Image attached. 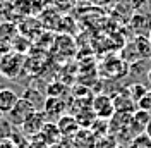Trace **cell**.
<instances>
[{
  "label": "cell",
  "mask_w": 151,
  "mask_h": 148,
  "mask_svg": "<svg viewBox=\"0 0 151 148\" xmlns=\"http://www.w3.org/2000/svg\"><path fill=\"white\" fill-rule=\"evenodd\" d=\"M0 148H19V147L10 138H7V139H0Z\"/></svg>",
  "instance_id": "cell-21"
},
{
  "label": "cell",
  "mask_w": 151,
  "mask_h": 148,
  "mask_svg": "<svg viewBox=\"0 0 151 148\" xmlns=\"http://www.w3.org/2000/svg\"><path fill=\"white\" fill-rule=\"evenodd\" d=\"M94 148H119V145H117V139L113 136L106 134V136H101V138L96 139Z\"/></svg>",
  "instance_id": "cell-17"
},
{
  "label": "cell",
  "mask_w": 151,
  "mask_h": 148,
  "mask_svg": "<svg viewBox=\"0 0 151 148\" xmlns=\"http://www.w3.org/2000/svg\"><path fill=\"white\" fill-rule=\"evenodd\" d=\"M38 136L43 139L48 147H53V145H57V143L62 141V134L58 133L57 124L55 122H50V120H47V124L43 126V129H41V133H40Z\"/></svg>",
  "instance_id": "cell-8"
},
{
  "label": "cell",
  "mask_w": 151,
  "mask_h": 148,
  "mask_svg": "<svg viewBox=\"0 0 151 148\" xmlns=\"http://www.w3.org/2000/svg\"><path fill=\"white\" fill-rule=\"evenodd\" d=\"M14 126L9 122V119L7 117H2L0 119V139H7L12 136V133H14Z\"/></svg>",
  "instance_id": "cell-16"
},
{
  "label": "cell",
  "mask_w": 151,
  "mask_h": 148,
  "mask_svg": "<svg viewBox=\"0 0 151 148\" xmlns=\"http://www.w3.org/2000/svg\"><path fill=\"white\" fill-rule=\"evenodd\" d=\"M21 98H24L28 103H31L35 110H43L45 102H47L45 93L38 91L36 88H26V90H24V93L21 95Z\"/></svg>",
  "instance_id": "cell-10"
},
{
  "label": "cell",
  "mask_w": 151,
  "mask_h": 148,
  "mask_svg": "<svg viewBox=\"0 0 151 148\" xmlns=\"http://www.w3.org/2000/svg\"><path fill=\"white\" fill-rule=\"evenodd\" d=\"M148 79H150V83H151V67H150V71H148Z\"/></svg>",
  "instance_id": "cell-24"
},
{
  "label": "cell",
  "mask_w": 151,
  "mask_h": 148,
  "mask_svg": "<svg viewBox=\"0 0 151 148\" xmlns=\"http://www.w3.org/2000/svg\"><path fill=\"white\" fill-rule=\"evenodd\" d=\"M24 67H26V55L22 54L9 52L7 55L0 57V74L7 79H17Z\"/></svg>",
  "instance_id": "cell-1"
},
{
  "label": "cell",
  "mask_w": 151,
  "mask_h": 148,
  "mask_svg": "<svg viewBox=\"0 0 151 148\" xmlns=\"http://www.w3.org/2000/svg\"><path fill=\"white\" fill-rule=\"evenodd\" d=\"M127 91H129V95H131V98H132V100H134V102L137 103V100H139V98H141V96H142V95H144L146 91H148V88H146L144 84L134 83V84L131 86V88L127 90Z\"/></svg>",
  "instance_id": "cell-18"
},
{
  "label": "cell",
  "mask_w": 151,
  "mask_h": 148,
  "mask_svg": "<svg viewBox=\"0 0 151 148\" xmlns=\"http://www.w3.org/2000/svg\"><path fill=\"white\" fill-rule=\"evenodd\" d=\"M119 148H122V147H119Z\"/></svg>",
  "instance_id": "cell-27"
},
{
  "label": "cell",
  "mask_w": 151,
  "mask_h": 148,
  "mask_svg": "<svg viewBox=\"0 0 151 148\" xmlns=\"http://www.w3.org/2000/svg\"><path fill=\"white\" fill-rule=\"evenodd\" d=\"M26 148H50L43 141V139L40 138V136H33V138L28 139V143H26Z\"/></svg>",
  "instance_id": "cell-20"
},
{
  "label": "cell",
  "mask_w": 151,
  "mask_h": 148,
  "mask_svg": "<svg viewBox=\"0 0 151 148\" xmlns=\"http://www.w3.org/2000/svg\"><path fill=\"white\" fill-rule=\"evenodd\" d=\"M127 148H151V139L144 133H139V134H136L131 139V143H129Z\"/></svg>",
  "instance_id": "cell-15"
},
{
  "label": "cell",
  "mask_w": 151,
  "mask_h": 148,
  "mask_svg": "<svg viewBox=\"0 0 151 148\" xmlns=\"http://www.w3.org/2000/svg\"><path fill=\"white\" fill-rule=\"evenodd\" d=\"M136 107H137L139 110H144V112H148V114H151V90H148V91L137 100Z\"/></svg>",
  "instance_id": "cell-19"
},
{
  "label": "cell",
  "mask_w": 151,
  "mask_h": 148,
  "mask_svg": "<svg viewBox=\"0 0 151 148\" xmlns=\"http://www.w3.org/2000/svg\"><path fill=\"white\" fill-rule=\"evenodd\" d=\"M65 110V102L60 98V96H48L47 102H45V107H43V112H45V115H47V120L50 122H53V119H60L64 114L62 112Z\"/></svg>",
  "instance_id": "cell-5"
},
{
  "label": "cell",
  "mask_w": 151,
  "mask_h": 148,
  "mask_svg": "<svg viewBox=\"0 0 151 148\" xmlns=\"http://www.w3.org/2000/svg\"><path fill=\"white\" fill-rule=\"evenodd\" d=\"M50 148H74V147H72L70 139H62L60 143H57V145H53V147H50Z\"/></svg>",
  "instance_id": "cell-22"
},
{
  "label": "cell",
  "mask_w": 151,
  "mask_h": 148,
  "mask_svg": "<svg viewBox=\"0 0 151 148\" xmlns=\"http://www.w3.org/2000/svg\"><path fill=\"white\" fill-rule=\"evenodd\" d=\"M33 112H35V109H33V105H31V103H28L24 98H19L17 103L14 105V109H12L5 117L9 119V122L14 126V128H21V126H22V122L28 119Z\"/></svg>",
  "instance_id": "cell-3"
},
{
  "label": "cell",
  "mask_w": 151,
  "mask_h": 148,
  "mask_svg": "<svg viewBox=\"0 0 151 148\" xmlns=\"http://www.w3.org/2000/svg\"><path fill=\"white\" fill-rule=\"evenodd\" d=\"M19 98H21V96H19L14 90H10V88H2V91H0V112H2L4 115H7V114L14 109V105L17 103Z\"/></svg>",
  "instance_id": "cell-9"
},
{
  "label": "cell",
  "mask_w": 151,
  "mask_h": 148,
  "mask_svg": "<svg viewBox=\"0 0 151 148\" xmlns=\"http://www.w3.org/2000/svg\"><path fill=\"white\" fill-rule=\"evenodd\" d=\"M55 124L58 128V133L62 134V139H70L79 131V124H77L76 117H72V115H62Z\"/></svg>",
  "instance_id": "cell-7"
},
{
  "label": "cell",
  "mask_w": 151,
  "mask_h": 148,
  "mask_svg": "<svg viewBox=\"0 0 151 148\" xmlns=\"http://www.w3.org/2000/svg\"><path fill=\"white\" fill-rule=\"evenodd\" d=\"M148 40H150V43H151V31H150V35H148Z\"/></svg>",
  "instance_id": "cell-25"
},
{
  "label": "cell",
  "mask_w": 151,
  "mask_h": 148,
  "mask_svg": "<svg viewBox=\"0 0 151 148\" xmlns=\"http://www.w3.org/2000/svg\"><path fill=\"white\" fill-rule=\"evenodd\" d=\"M96 139L98 138L94 136V133L91 129L79 128V131L70 138V143H72V147L74 148H94Z\"/></svg>",
  "instance_id": "cell-6"
},
{
  "label": "cell",
  "mask_w": 151,
  "mask_h": 148,
  "mask_svg": "<svg viewBox=\"0 0 151 148\" xmlns=\"http://www.w3.org/2000/svg\"><path fill=\"white\" fill-rule=\"evenodd\" d=\"M150 119H151V114H148L144 110H139V109L132 114V126H134V129H136L137 134H139V131L144 133V128L148 126Z\"/></svg>",
  "instance_id": "cell-13"
},
{
  "label": "cell",
  "mask_w": 151,
  "mask_h": 148,
  "mask_svg": "<svg viewBox=\"0 0 151 148\" xmlns=\"http://www.w3.org/2000/svg\"><path fill=\"white\" fill-rule=\"evenodd\" d=\"M144 134H146V136L151 139V119H150V122H148V126L144 128Z\"/></svg>",
  "instance_id": "cell-23"
},
{
  "label": "cell",
  "mask_w": 151,
  "mask_h": 148,
  "mask_svg": "<svg viewBox=\"0 0 151 148\" xmlns=\"http://www.w3.org/2000/svg\"><path fill=\"white\" fill-rule=\"evenodd\" d=\"M45 124H47V115H45V112L35 110L28 119L22 122V126L19 128V131L29 139V138H33V136H38V134L41 133V129H43Z\"/></svg>",
  "instance_id": "cell-2"
},
{
  "label": "cell",
  "mask_w": 151,
  "mask_h": 148,
  "mask_svg": "<svg viewBox=\"0 0 151 148\" xmlns=\"http://www.w3.org/2000/svg\"><path fill=\"white\" fill-rule=\"evenodd\" d=\"M19 36V29L14 22H2L0 24V41H5V43H12L16 38Z\"/></svg>",
  "instance_id": "cell-12"
},
{
  "label": "cell",
  "mask_w": 151,
  "mask_h": 148,
  "mask_svg": "<svg viewBox=\"0 0 151 148\" xmlns=\"http://www.w3.org/2000/svg\"><path fill=\"white\" fill-rule=\"evenodd\" d=\"M132 28H134V31L137 35L141 33V36L148 38V35L151 31V16L150 14H137V16H134L132 17Z\"/></svg>",
  "instance_id": "cell-11"
},
{
  "label": "cell",
  "mask_w": 151,
  "mask_h": 148,
  "mask_svg": "<svg viewBox=\"0 0 151 148\" xmlns=\"http://www.w3.org/2000/svg\"><path fill=\"white\" fill-rule=\"evenodd\" d=\"M0 91H2V88H0Z\"/></svg>",
  "instance_id": "cell-26"
},
{
  "label": "cell",
  "mask_w": 151,
  "mask_h": 148,
  "mask_svg": "<svg viewBox=\"0 0 151 148\" xmlns=\"http://www.w3.org/2000/svg\"><path fill=\"white\" fill-rule=\"evenodd\" d=\"M91 109H93L94 115L98 119H110L113 114H115V107H113V100L106 95H98L94 96L93 102H91Z\"/></svg>",
  "instance_id": "cell-4"
},
{
  "label": "cell",
  "mask_w": 151,
  "mask_h": 148,
  "mask_svg": "<svg viewBox=\"0 0 151 148\" xmlns=\"http://www.w3.org/2000/svg\"><path fill=\"white\" fill-rule=\"evenodd\" d=\"M134 46H136L139 57H151V43L146 36H137Z\"/></svg>",
  "instance_id": "cell-14"
}]
</instances>
